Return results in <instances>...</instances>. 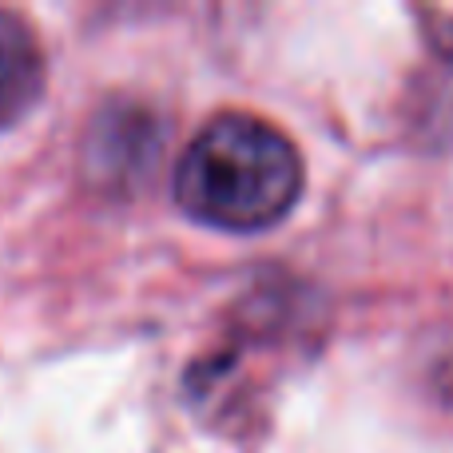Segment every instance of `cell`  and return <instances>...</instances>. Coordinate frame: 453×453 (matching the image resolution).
Masks as SVG:
<instances>
[{
	"instance_id": "obj_2",
	"label": "cell",
	"mask_w": 453,
	"mask_h": 453,
	"mask_svg": "<svg viewBox=\"0 0 453 453\" xmlns=\"http://www.w3.org/2000/svg\"><path fill=\"white\" fill-rule=\"evenodd\" d=\"M44 84V56L36 32L12 12H0V127L28 111Z\"/></svg>"
},
{
	"instance_id": "obj_1",
	"label": "cell",
	"mask_w": 453,
	"mask_h": 453,
	"mask_svg": "<svg viewBox=\"0 0 453 453\" xmlns=\"http://www.w3.org/2000/svg\"><path fill=\"white\" fill-rule=\"evenodd\" d=\"M298 191V148L274 124L247 111L203 124L175 167V199L183 211L226 231L271 226L295 207Z\"/></svg>"
}]
</instances>
